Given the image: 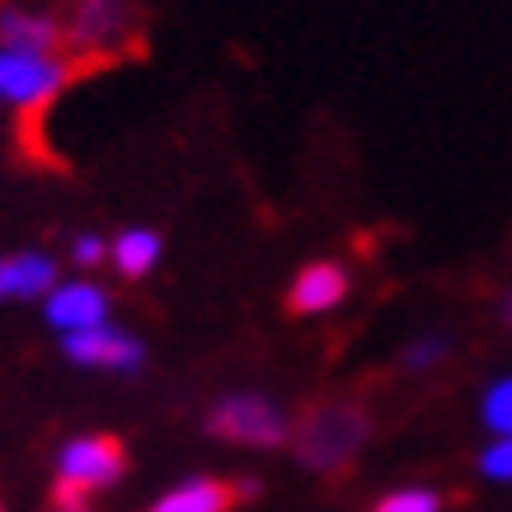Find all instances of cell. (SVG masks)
<instances>
[{
    "label": "cell",
    "mask_w": 512,
    "mask_h": 512,
    "mask_svg": "<svg viewBox=\"0 0 512 512\" xmlns=\"http://www.w3.org/2000/svg\"><path fill=\"white\" fill-rule=\"evenodd\" d=\"M123 19H127V5L123 0H80L76 5V19L66 29V47H109L118 33H123Z\"/></svg>",
    "instance_id": "obj_9"
},
{
    "label": "cell",
    "mask_w": 512,
    "mask_h": 512,
    "mask_svg": "<svg viewBox=\"0 0 512 512\" xmlns=\"http://www.w3.org/2000/svg\"><path fill=\"white\" fill-rule=\"evenodd\" d=\"M343 296H348V273H343L339 264H311L296 273L292 292H287V311L320 315V311H329V306H339Z\"/></svg>",
    "instance_id": "obj_7"
},
{
    "label": "cell",
    "mask_w": 512,
    "mask_h": 512,
    "mask_svg": "<svg viewBox=\"0 0 512 512\" xmlns=\"http://www.w3.org/2000/svg\"><path fill=\"white\" fill-rule=\"evenodd\" d=\"M10 268V296H38L57 282V264L43 259V254H19V259H5Z\"/></svg>",
    "instance_id": "obj_11"
},
{
    "label": "cell",
    "mask_w": 512,
    "mask_h": 512,
    "mask_svg": "<svg viewBox=\"0 0 512 512\" xmlns=\"http://www.w3.org/2000/svg\"><path fill=\"white\" fill-rule=\"evenodd\" d=\"M484 423L494 428V433L512 437V381H498L489 390V400H484Z\"/></svg>",
    "instance_id": "obj_13"
},
{
    "label": "cell",
    "mask_w": 512,
    "mask_h": 512,
    "mask_svg": "<svg viewBox=\"0 0 512 512\" xmlns=\"http://www.w3.org/2000/svg\"><path fill=\"white\" fill-rule=\"evenodd\" d=\"M480 470H484V475H494V480H512V437H503L498 447L484 451Z\"/></svg>",
    "instance_id": "obj_15"
},
{
    "label": "cell",
    "mask_w": 512,
    "mask_h": 512,
    "mask_svg": "<svg viewBox=\"0 0 512 512\" xmlns=\"http://www.w3.org/2000/svg\"><path fill=\"white\" fill-rule=\"evenodd\" d=\"M76 259L80 264H99V259H104V245H99L94 235H85V240H76Z\"/></svg>",
    "instance_id": "obj_17"
},
{
    "label": "cell",
    "mask_w": 512,
    "mask_h": 512,
    "mask_svg": "<svg viewBox=\"0 0 512 512\" xmlns=\"http://www.w3.org/2000/svg\"><path fill=\"white\" fill-rule=\"evenodd\" d=\"M123 470H127V451L118 437H109V433L80 437V442H71V447L62 451V461H57V494L90 498L94 489H109Z\"/></svg>",
    "instance_id": "obj_3"
},
{
    "label": "cell",
    "mask_w": 512,
    "mask_h": 512,
    "mask_svg": "<svg viewBox=\"0 0 512 512\" xmlns=\"http://www.w3.org/2000/svg\"><path fill=\"white\" fill-rule=\"evenodd\" d=\"M207 433L226 442H249V447H278L287 437V423L268 400L259 395H231L207 414Z\"/></svg>",
    "instance_id": "obj_4"
},
{
    "label": "cell",
    "mask_w": 512,
    "mask_h": 512,
    "mask_svg": "<svg viewBox=\"0 0 512 512\" xmlns=\"http://www.w3.org/2000/svg\"><path fill=\"white\" fill-rule=\"evenodd\" d=\"M66 357L80 362V367H137L141 343L118 334V329H109V325H99V329L66 334Z\"/></svg>",
    "instance_id": "obj_6"
},
{
    "label": "cell",
    "mask_w": 512,
    "mask_h": 512,
    "mask_svg": "<svg viewBox=\"0 0 512 512\" xmlns=\"http://www.w3.org/2000/svg\"><path fill=\"white\" fill-rule=\"evenodd\" d=\"M503 320L512 325V292H508V301H503Z\"/></svg>",
    "instance_id": "obj_20"
},
{
    "label": "cell",
    "mask_w": 512,
    "mask_h": 512,
    "mask_svg": "<svg viewBox=\"0 0 512 512\" xmlns=\"http://www.w3.org/2000/svg\"><path fill=\"white\" fill-rule=\"evenodd\" d=\"M0 43L5 52H29V57H57L66 47V33L52 19H33V15H0Z\"/></svg>",
    "instance_id": "obj_10"
},
{
    "label": "cell",
    "mask_w": 512,
    "mask_h": 512,
    "mask_svg": "<svg viewBox=\"0 0 512 512\" xmlns=\"http://www.w3.org/2000/svg\"><path fill=\"white\" fill-rule=\"evenodd\" d=\"M52 512H90V498H66V494H52Z\"/></svg>",
    "instance_id": "obj_18"
},
{
    "label": "cell",
    "mask_w": 512,
    "mask_h": 512,
    "mask_svg": "<svg viewBox=\"0 0 512 512\" xmlns=\"http://www.w3.org/2000/svg\"><path fill=\"white\" fill-rule=\"evenodd\" d=\"M437 508H442V503H437V494H428V489H400V494L381 498L372 512H437Z\"/></svg>",
    "instance_id": "obj_14"
},
{
    "label": "cell",
    "mask_w": 512,
    "mask_h": 512,
    "mask_svg": "<svg viewBox=\"0 0 512 512\" xmlns=\"http://www.w3.org/2000/svg\"><path fill=\"white\" fill-rule=\"evenodd\" d=\"M104 315H109V301L99 287L90 282H76V287H57L52 301H47V320L66 334H80V329H99L104 325Z\"/></svg>",
    "instance_id": "obj_8"
},
{
    "label": "cell",
    "mask_w": 512,
    "mask_h": 512,
    "mask_svg": "<svg viewBox=\"0 0 512 512\" xmlns=\"http://www.w3.org/2000/svg\"><path fill=\"white\" fill-rule=\"evenodd\" d=\"M372 437V419L357 400H320L296 423V461L320 470V475H343L357 461V451Z\"/></svg>",
    "instance_id": "obj_1"
},
{
    "label": "cell",
    "mask_w": 512,
    "mask_h": 512,
    "mask_svg": "<svg viewBox=\"0 0 512 512\" xmlns=\"http://www.w3.org/2000/svg\"><path fill=\"white\" fill-rule=\"evenodd\" d=\"M259 494V484L254 480H193V484H179L170 494L151 503V512H231L235 503H245V498Z\"/></svg>",
    "instance_id": "obj_5"
},
{
    "label": "cell",
    "mask_w": 512,
    "mask_h": 512,
    "mask_svg": "<svg viewBox=\"0 0 512 512\" xmlns=\"http://www.w3.org/2000/svg\"><path fill=\"white\" fill-rule=\"evenodd\" d=\"M447 348L442 339H428V343H419V348H409V367H428V357H437Z\"/></svg>",
    "instance_id": "obj_16"
},
{
    "label": "cell",
    "mask_w": 512,
    "mask_h": 512,
    "mask_svg": "<svg viewBox=\"0 0 512 512\" xmlns=\"http://www.w3.org/2000/svg\"><path fill=\"white\" fill-rule=\"evenodd\" d=\"M90 66L57 62V57H29V52H5L0 47V99H10L19 109H47L62 85L85 76Z\"/></svg>",
    "instance_id": "obj_2"
},
{
    "label": "cell",
    "mask_w": 512,
    "mask_h": 512,
    "mask_svg": "<svg viewBox=\"0 0 512 512\" xmlns=\"http://www.w3.org/2000/svg\"><path fill=\"white\" fill-rule=\"evenodd\" d=\"M0 296H10V268L0 264Z\"/></svg>",
    "instance_id": "obj_19"
},
{
    "label": "cell",
    "mask_w": 512,
    "mask_h": 512,
    "mask_svg": "<svg viewBox=\"0 0 512 512\" xmlns=\"http://www.w3.org/2000/svg\"><path fill=\"white\" fill-rule=\"evenodd\" d=\"M156 254H160V240L151 231H127L123 240L113 245V264H118L123 278H141V273H151Z\"/></svg>",
    "instance_id": "obj_12"
}]
</instances>
